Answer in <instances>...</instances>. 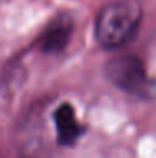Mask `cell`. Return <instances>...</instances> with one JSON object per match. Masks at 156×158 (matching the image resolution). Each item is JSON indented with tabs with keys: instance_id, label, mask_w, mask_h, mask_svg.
Segmentation results:
<instances>
[{
	"instance_id": "1",
	"label": "cell",
	"mask_w": 156,
	"mask_h": 158,
	"mask_svg": "<svg viewBox=\"0 0 156 158\" xmlns=\"http://www.w3.org/2000/svg\"><path fill=\"white\" fill-rule=\"evenodd\" d=\"M141 5L136 0H118L102 7L96 19L94 35L104 49H119L136 34Z\"/></svg>"
},
{
	"instance_id": "2",
	"label": "cell",
	"mask_w": 156,
	"mask_h": 158,
	"mask_svg": "<svg viewBox=\"0 0 156 158\" xmlns=\"http://www.w3.org/2000/svg\"><path fill=\"white\" fill-rule=\"evenodd\" d=\"M109 81L121 91L138 98H151L154 94V84L146 74L143 62L129 54L113 57L106 66Z\"/></svg>"
},
{
	"instance_id": "3",
	"label": "cell",
	"mask_w": 156,
	"mask_h": 158,
	"mask_svg": "<svg viewBox=\"0 0 156 158\" xmlns=\"http://www.w3.org/2000/svg\"><path fill=\"white\" fill-rule=\"evenodd\" d=\"M72 35V19L61 14L47 24V27L39 35V49L46 54H59L67 47Z\"/></svg>"
},
{
	"instance_id": "4",
	"label": "cell",
	"mask_w": 156,
	"mask_h": 158,
	"mask_svg": "<svg viewBox=\"0 0 156 158\" xmlns=\"http://www.w3.org/2000/svg\"><path fill=\"white\" fill-rule=\"evenodd\" d=\"M54 125H55L57 141L62 146H72L82 136L84 128L79 123V119H77L72 104H69V103H62L55 108Z\"/></svg>"
}]
</instances>
